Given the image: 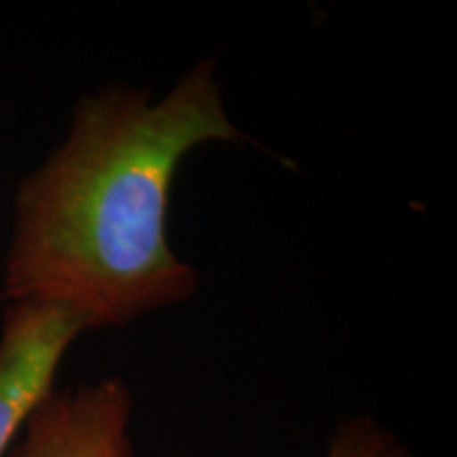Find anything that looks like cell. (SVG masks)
<instances>
[{
    "mask_svg": "<svg viewBox=\"0 0 457 457\" xmlns=\"http://www.w3.org/2000/svg\"><path fill=\"white\" fill-rule=\"evenodd\" d=\"M242 138L210 60L159 102L129 87L83 98L64 145L17 191L7 295L68 307L89 328L188 299L199 279L168 242L171 180L193 148Z\"/></svg>",
    "mask_w": 457,
    "mask_h": 457,
    "instance_id": "obj_1",
    "label": "cell"
},
{
    "mask_svg": "<svg viewBox=\"0 0 457 457\" xmlns=\"http://www.w3.org/2000/svg\"><path fill=\"white\" fill-rule=\"evenodd\" d=\"M87 322L51 303L17 301L0 337V457L30 415L54 394V379L71 343Z\"/></svg>",
    "mask_w": 457,
    "mask_h": 457,
    "instance_id": "obj_2",
    "label": "cell"
},
{
    "mask_svg": "<svg viewBox=\"0 0 457 457\" xmlns=\"http://www.w3.org/2000/svg\"><path fill=\"white\" fill-rule=\"evenodd\" d=\"M131 394L119 379L51 394L11 457H134Z\"/></svg>",
    "mask_w": 457,
    "mask_h": 457,
    "instance_id": "obj_3",
    "label": "cell"
},
{
    "mask_svg": "<svg viewBox=\"0 0 457 457\" xmlns=\"http://www.w3.org/2000/svg\"><path fill=\"white\" fill-rule=\"evenodd\" d=\"M324 457H411L390 432L369 417L345 421L330 438Z\"/></svg>",
    "mask_w": 457,
    "mask_h": 457,
    "instance_id": "obj_4",
    "label": "cell"
}]
</instances>
